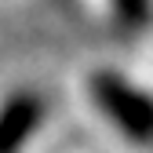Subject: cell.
<instances>
[{"label":"cell","mask_w":153,"mask_h":153,"mask_svg":"<svg viewBox=\"0 0 153 153\" xmlns=\"http://www.w3.org/2000/svg\"><path fill=\"white\" fill-rule=\"evenodd\" d=\"M44 124V99L36 91H15L0 106V153H18Z\"/></svg>","instance_id":"cell-2"},{"label":"cell","mask_w":153,"mask_h":153,"mask_svg":"<svg viewBox=\"0 0 153 153\" xmlns=\"http://www.w3.org/2000/svg\"><path fill=\"white\" fill-rule=\"evenodd\" d=\"M117 26L128 33H139L153 22V0H109Z\"/></svg>","instance_id":"cell-3"},{"label":"cell","mask_w":153,"mask_h":153,"mask_svg":"<svg viewBox=\"0 0 153 153\" xmlns=\"http://www.w3.org/2000/svg\"><path fill=\"white\" fill-rule=\"evenodd\" d=\"M91 102L124 139L153 146V95L128 80L124 73L99 69L91 73Z\"/></svg>","instance_id":"cell-1"}]
</instances>
